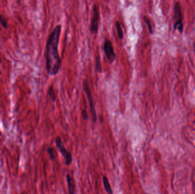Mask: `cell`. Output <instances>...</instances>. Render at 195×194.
Instances as JSON below:
<instances>
[{"label": "cell", "mask_w": 195, "mask_h": 194, "mask_svg": "<svg viewBox=\"0 0 195 194\" xmlns=\"http://www.w3.org/2000/svg\"><path fill=\"white\" fill-rule=\"evenodd\" d=\"M96 64H97V69L98 72L99 73L102 72V66H101V62H100V58L99 56H97L96 59Z\"/></svg>", "instance_id": "14"}, {"label": "cell", "mask_w": 195, "mask_h": 194, "mask_svg": "<svg viewBox=\"0 0 195 194\" xmlns=\"http://www.w3.org/2000/svg\"><path fill=\"white\" fill-rule=\"evenodd\" d=\"M1 62H2V59H1V55H0V63H1Z\"/></svg>", "instance_id": "16"}, {"label": "cell", "mask_w": 195, "mask_h": 194, "mask_svg": "<svg viewBox=\"0 0 195 194\" xmlns=\"http://www.w3.org/2000/svg\"><path fill=\"white\" fill-rule=\"evenodd\" d=\"M0 23L3 28L5 29L8 28V22L4 16L2 15H0Z\"/></svg>", "instance_id": "13"}, {"label": "cell", "mask_w": 195, "mask_h": 194, "mask_svg": "<svg viewBox=\"0 0 195 194\" xmlns=\"http://www.w3.org/2000/svg\"><path fill=\"white\" fill-rule=\"evenodd\" d=\"M194 51H195V43H194Z\"/></svg>", "instance_id": "17"}, {"label": "cell", "mask_w": 195, "mask_h": 194, "mask_svg": "<svg viewBox=\"0 0 195 194\" xmlns=\"http://www.w3.org/2000/svg\"><path fill=\"white\" fill-rule=\"evenodd\" d=\"M100 19V12L99 6L95 4L92 8V18L90 25V31L93 34H97L98 31Z\"/></svg>", "instance_id": "4"}, {"label": "cell", "mask_w": 195, "mask_h": 194, "mask_svg": "<svg viewBox=\"0 0 195 194\" xmlns=\"http://www.w3.org/2000/svg\"><path fill=\"white\" fill-rule=\"evenodd\" d=\"M174 17L175 22L173 25V29L175 30H178L181 34L183 32V24L182 22L181 8L179 2H176L174 5Z\"/></svg>", "instance_id": "2"}, {"label": "cell", "mask_w": 195, "mask_h": 194, "mask_svg": "<svg viewBox=\"0 0 195 194\" xmlns=\"http://www.w3.org/2000/svg\"><path fill=\"white\" fill-rule=\"evenodd\" d=\"M83 90H84L85 93H86V95L87 96V98L89 100V103L90 105V111L91 114L92 116V119L94 121V122H96L97 121V114L95 109V104L94 102L93 96L92 95V93L91 92L89 86L88 85V84L87 82L83 83Z\"/></svg>", "instance_id": "3"}, {"label": "cell", "mask_w": 195, "mask_h": 194, "mask_svg": "<svg viewBox=\"0 0 195 194\" xmlns=\"http://www.w3.org/2000/svg\"><path fill=\"white\" fill-rule=\"evenodd\" d=\"M55 143L57 148L59 149L61 154L66 159L65 164L68 166L71 164L73 161V157L71 154L66 149L62 141V140L60 137H58L55 139Z\"/></svg>", "instance_id": "5"}, {"label": "cell", "mask_w": 195, "mask_h": 194, "mask_svg": "<svg viewBox=\"0 0 195 194\" xmlns=\"http://www.w3.org/2000/svg\"><path fill=\"white\" fill-rule=\"evenodd\" d=\"M104 51L109 62L110 63H113V62L115 59V54L114 52L112 43L108 39H106L105 42Z\"/></svg>", "instance_id": "6"}, {"label": "cell", "mask_w": 195, "mask_h": 194, "mask_svg": "<svg viewBox=\"0 0 195 194\" xmlns=\"http://www.w3.org/2000/svg\"><path fill=\"white\" fill-rule=\"evenodd\" d=\"M47 153L50 156V158L51 160H55L57 158V152L55 151V150L54 149V148L53 147H49L47 148Z\"/></svg>", "instance_id": "9"}, {"label": "cell", "mask_w": 195, "mask_h": 194, "mask_svg": "<svg viewBox=\"0 0 195 194\" xmlns=\"http://www.w3.org/2000/svg\"><path fill=\"white\" fill-rule=\"evenodd\" d=\"M115 25V27H116V30H117L119 38L122 40V39H123V31H122L121 26H120V23L119 22L116 21Z\"/></svg>", "instance_id": "11"}, {"label": "cell", "mask_w": 195, "mask_h": 194, "mask_svg": "<svg viewBox=\"0 0 195 194\" xmlns=\"http://www.w3.org/2000/svg\"><path fill=\"white\" fill-rule=\"evenodd\" d=\"M143 20H144V21L146 23V24L147 25L150 33V34H152L153 33V29H152V25H151L150 19L147 16H144Z\"/></svg>", "instance_id": "12"}, {"label": "cell", "mask_w": 195, "mask_h": 194, "mask_svg": "<svg viewBox=\"0 0 195 194\" xmlns=\"http://www.w3.org/2000/svg\"><path fill=\"white\" fill-rule=\"evenodd\" d=\"M103 186L105 188L106 191L108 193V194H113V190L111 188V187L110 186L109 180L107 178V177L104 176L103 177Z\"/></svg>", "instance_id": "8"}, {"label": "cell", "mask_w": 195, "mask_h": 194, "mask_svg": "<svg viewBox=\"0 0 195 194\" xmlns=\"http://www.w3.org/2000/svg\"><path fill=\"white\" fill-rule=\"evenodd\" d=\"M82 116L83 119L84 120L87 121L89 119V116H88V114H87V113L86 110H83Z\"/></svg>", "instance_id": "15"}, {"label": "cell", "mask_w": 195, "mask_h": 194, "mask_svg": "<svg viewBox=\"0 0 195 194\" xmlns=\"http://www.w3.org/2000/svg\"><path fill=\"white\" fill-rule=\"evenodd\" d=\"M66 180L68 183V190L69 194H74L75 193V182L73 178L70 174L66 175Z\"/></svg>", "instance_id": "7"}, {"label": "cell", "mask_w": 195, "mask_h": 194, "mask_svg": "<svg viewBox=\"0 0 195 194\" xmlns=\"http://www.w3.org/2000/svg\"><path fill=\"white\" fill-rule=\"evenodd\" d=\"M1 135H2V133H1V131H0V137L1 136Z\"/></svg>", "instance_id": "18"}, {"label": "cell", "mask_w": 195, "mask_h": 194, "mask_svg": "<svg viewBox=\"0 0 195 194\" xmlns=\"http://www.w3.org/2000/svg\"><path fill=\"white\" fill-rule=\"evenodd\" d=\"M48 95H49L51 100L53 101V103L55 102L57 98H56V95H55V92H54V90L53 85H52L50 87L49 90H48Z\"/></svg>", "instance_id": "10"}, {"label": "cell", "mask_w": 195, "mask_h": 194, "mask_svg": "<svg viewBox=\"0 0 195 194\" xmlns=\"http://www.w3.org/2000/svg\"><path fill=\"white\" fill-rule=\"evenodd\" d=\"M61 33V25H58L50 35L46 47V70L49 75H56L62 65V60L58 51V46Z\"/></svg>", "instance_id": "1"}]
</instances>
